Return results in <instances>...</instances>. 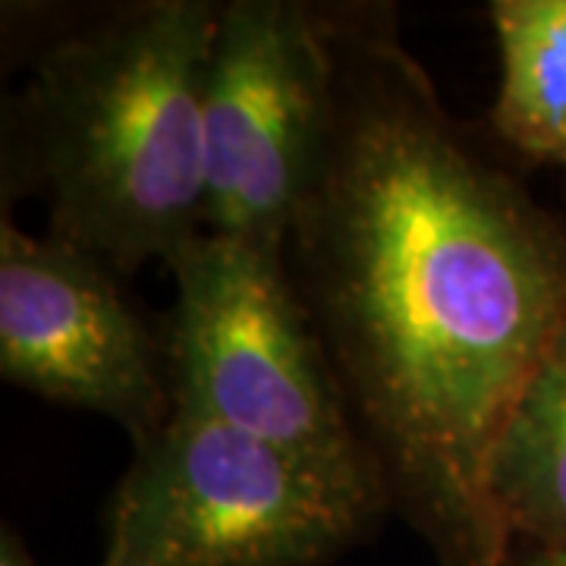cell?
Listing matches in <instances>:
<instances>
[{
  "label": "cell",
  "mask_w": 566,
  "mask_h": 566,
  "mask_svg": "<svg viewBox=\"0 0 566 566\" xmlns=\"http://www.w3.org/2000/svg\"><path fill=\"white\" fill-rule=\"evenodd\" d=\"M322 164L283 240L387 513L441 566H506L494 441L566 324V221L457 120L390 3H318Z\"/></svg>",
  "instance_id": "6da1fadb"
},
{
  "label": "cell",
  "mask_w": 566,
  "mask_h": 566,
  "mask_svg": "<svg viewBox=\"0 0 566 566\" xmlns=\"http://www.w3.org/2000/svg\"><path fill=\"white\" fill-rule=\"evenodd\" d=\"M221 10L117 3L48 41L3 102V205L41 196L48 233L123 277L202 237L205 73Z\"/></svg>",
  "instance_id": "7a4b0ae2"
},
{
  "label": "cell",
  "mask_w": 566,
  "mask_h": 566,
  "mask_svg": "<svg viewBox=\"0 0 566 566\" xmlns=\"http://www.w3.org/2000/svg\"><path fill=\"white\" fill-rule=\"evenodd\" d=\"M167 268L177 300L158 337L174 406L385 501L283 252L202 233Z\"/></svg>",
  "instance_id": "3957f363"
},
{
  "label": "cell",
  "mask_w": 566,
  "mask_h": 566,
  "mask_svg": "<svg viewBox=\"0 0 566 566\" xmlns=\"http://www.w3.org/2000/svg\"><path fill=\"white\" fill-rule=\"evenodd\" d=\"M381 516L385 501L174 406L111 494L107 557L126 566H327Z\"/></svg>",
  "instance_id": "277c9868"
},
{
  "label": "cell",
  "mask_w": 566,
  "mask_h": 566,
  "mask_svg": "<svg viewBox=\"0 0 566 566\" xmlns=\"http://www.w3.org/2000/svg\"><path fill=\"white\" fill-rule=\"evenodd\" d=\"M327 126L331 54L318 3H223L205 73V233L283 252Z\"/></svg>",
  "instance_id": "5b68a950"
},
{
  "label": "cell",
  "mask_w": 566,
  "mask_h": 566,
  "mask_svg": "<svg viewBox=\"0 0 566 566\" xmlns=\"http://www.w3.org/2000/svg\"><path fill=\"white\" fill-rule=\"evenodd\" d=\"M107 262L0 221V375L117 422L139 447L174 416L161 337Z\"/></svg>",
  "instance_id": "8992f818"
},
{
  "label": "cell",
  "mask_w": 566,
  "mask_h": 566,
  "mask_svg": "<svg viewBox=\"0 0 566 566\" xmlns=\"http://www.w3.org/2000/svg\"><path fill=\"white\" fill-rule=\"evenodd\" d=\"M488 494L513 542L566 545V324L494 441Z\"/></svg>",
  "instance_id": "52a82bcc"
},
{
  "label": "cell",
  "mask_w": 566,
  "mask_h": 566,
  "mask_svg": "<svg viewBox=\"0 0 566 566\" xmlns=\"http://www.w3.org/2000/svg\"><path fill=\"white\" fill-rule=\"evenodd\" d=\"M501 88L485 126L510 158L566 167V0H494Z\"/></svg>",
  "instance_id": "ba28073f"
},
{
  "label": "cell",
  "mask_w": 566,
  "mask_h": 566,
  "mask_svg": "<svg viewBox=\"0 0 566 566\" xmlns=\"http://www.w3.org/2000/svg\"><path fill=\"white\" fill-rule=\"evenodd\" d=\"M506 566H566V545H532V542H513Z\"/></svg>",
  "instance_id": "9c48e42d"
},
{
  "label": "cell",
  "mask_w": 566,
  "mask_h": 566,
  "mask_svg": "<svg viewBox=\"0 0 566 566\" xmlns=\"http://www.w3.org/2000/svg\"><path fill=\"white\" fill-rule=\"evenodd\" d=\"M0 566H39L32 560L22 535L10 523H3L0 528Z\"/></svg>",
  "instance_id": "30bf717a"
},
{
  "label": "cell",
  "mask_w": 566,
  "mask_h": 566,
  "mask_svg": "<svg viewBox=\"0 0 566 566\" xmlns=\"http://www.w3.org/2000/svg\"><path fill=\"white\" fill-rule=\"evenodd\" d=\"M102 566H126V564H120L117 557H107V554H104V564Z\"/></svg>",
  "instance_id": "8fae6325"
}]
</instances>
